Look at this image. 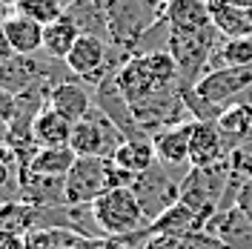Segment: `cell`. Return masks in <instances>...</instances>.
<instances>
[{"label":"cell","mask_w":252,"mask_h":249,"mask_svg":"<svg viewBox=\"0 0 252 249\" xmlns=\"http://www.w3.org/2000/svg\"><path fill=\"white\" fill-rule=\"evenodd\" d=\"M132 184H135V175L118 169L112 157H78L75 166L63 178V203L66 206H89L103 192H109L115 187H132Z\"/></svg>","instance_id":"1"},{"label":"cell","mask_w":252,"mask_h":249,"mask_svg":"<svg viewBox=\"0 0 252 249\" xmlns=\"http://www.w3.org/2000/svg\"><path fill=\"white\" fill-rule=\"evenodd\" d=\"M109 43L135 55V46L146 31L163 17L160 0H106Z\"/></svg>","instance_id":"2"},{"label":"cell","mask_w":252,"mask_h":249,"mask_svg":"<svg viewBox=\"0 0 252 249\" xmlns=\"http://www.w3.org/2000/svg\"><path fill=\"white\" fill-rule=\"evenodd\" d=\"M92 206V218L97 223V232L106 238H124L138 229H146L149 220L143 215V206L132 187H115L103 192Z\"/></svg>","instance_id":"3"},{"label":"cell","mask_w":252,"mask_h":249,"mask_svg":"<svg viewBox=\"0 0 252 249\" xmlns=\"http://www.w3.org/2000/svg\"><path fill=\"white\" fill-rule=\"evenodd\" d=\"M220 37L223 34L215 29V23H209L204 29H195V31H172V37H169V55L181 66V75H184L187 89H192L209 72V61H212V52L218 49Z\"/></svg>","instance_id":"4"},{"label":"cell","mask_w":252,"mask_h":249,"mask_svg":"<svg viewBox=\"0 0 252 249\" xmlns=\"http://www.w3.org/2000/svg\"><path fill=\"white\" fill-rule=\"evenodd\" d=\"M229 178H232V160L218 166H192L187 178H181V201L204 218V226L220 209Z\"/></svg>","instance_id":"5"},{"label":"cell","mask_w":252,"mask_h":249,"mask_svg":"<svg viewBox=\"0 0 252 249\" xmlns=\"http://www.w3.org/2000/svg\"><path fill=\"white\" fill-rule=\"evenodd\" d=\"M126 140V135L112 124L103 112L92 106V112L78 121L72 126V138H69V146L75 149L78 157H92V155H106L112 157V152Z\"/></svg>","instance_id":"6"},{"label":"cell","mask_w":252,"mask_h":249,"mask_svg":"<svg viewBox=\"0 0 252 249\" xmlns=\"http://www.w3.org/2000/svg\"><path fill=\"white\" fill-rule=\"evenodd\" d=\"M250 86H252V69L220 66V69H209L189 92L195 94L201 103H209L212 109L223 112L229 103H235Z\"/></svg>","instance_id":"7"},{"label":"cell","mask_w":252,"mask_h":249,"mask_svg":"<svg viewBox=\"0 0 252 249\" xmlns=\"http://www.w3.org/2000/svg\"><path fill=\"white\" fill-rule=\"evenodd\" d=\"M63 63L75 78L86 80L92 86H97L109 75H118V69L109 66V43L106 37H97V34H80L75 46L69 49V55L63 58Z\"/></svg>","instance_id":"8"},{"label":"cell","mask_w":252,"mask_h":249,"mask_svg":"<svg viewBox=\"0 0 252 249\" xmlns=\"http://www.w3.org/2000/svg\"><path fill=\"white\" fill-rule=\"evenodd\" d=\"M135 195H138V201L143 206V215L149 223H155L169 206L181 201V184H175L172 178H169V172L160 169V160H158L152 169H146L143 175L135 178Z\"/></svg>","instance_id":"9"},{"label":"cell","mask_w":252,"mask_h":249,"mask_svg":"<svg viewBox=\"0 0 252 249\" xmlns=\"http://www.w3.org/2000/svg\"><path fill=\"white\" fill-rule=\"evenodd\" d=\"M232 146L223 138L215 121H192V140H189V166H218L232 160Z\"/></svg>","instance_id":"10"},{"label":"cell","mask_w":252,"mask_h":249,"mask_svg":"<svg viewBox=\"0 0 252 249\" xmlns=\"http://www.w3.org/2000/svg\"><path fill=\"white\" fill-rule=\"evenodd\" d=\"M94 106L103 112L112 124L124 132L126 138H146V132L141 129V124H138L135 112H132V106H129L126 94L121 92L115 75H109L106 80H100V83L94 86Z\"/></svg>","instance_id":"11"},{"label":"cell","mask_w":252,"mask_h":249,"mask_svg":"<svg viewBox=\"0 0 252 249\" xmlns=\"http://www.w3.org/2000/svg\"><path fill=\"white\" fill-rule=\"evenodd\" d=\"M204 229L218 235L226 249H252V218L244 209H218Z\"/></svg>","instance_id":"12"},{"label":"cell","mask_w":252,"mask_h":249,"mask_svg":"<svg viewBox=\"0 0 252 249\" xmlns=\"http://www.w3.org/2000/svg\"><path fill=\"white\" fill-rule=\"evenodd\" d=\"M46 72L43 66L34 61L32 55H12L6 61H0V86L12 89L15 94H23L29 89L46 86Z\"/></svg>","instance_id":"13"},{"label":"cell","mask_w":252,"mask_h":249,"mask_svg":"<svg viewBox=\"0 0 252 249\" xmlns=\"http://www.w3.org/2000/svg\"><path fill=\"white\" fill-rule=\"evenodd\" d=\"M49 106L55 112H61L69 124H78L92 112V97H89V89L80 80H61L49 92Z\"/></svg>","instance_id":"14"},{"label":"cell","mask_w":252,"mask_h":249,"mask_svg":"<svg viewBox=\"0 0 252 249\" xmlns=\"http://www.w3.org/2000/svg\"><path fill=\"white\" fill-rule=\"evenodd\" d=\"M189 140H192V121L166 126L152 135L155 155L166 166H189Z\"/></svg>","instance_id":"15"},{"label":"cell","mask_w":252,"mask_h":249,"mask_svg":"<svg viewBox=\"0 0 252 249\" xmlns=\"http://www.w3.org/2000/svg\"><path fill=\"white\" fill-rule=\"evenodd\" d=\"M209 17L223 37L252 34V17L247 0H209Z\"/></svg>","instance_id":"16"},{"label":"cell","mask_w":252,"mask_h":249,"mask_svg":"<svg viewBox=\"0 0 252 249\" xmlns=\"http://www.w3.org/2000/svg\"><path fill=\"white\" fill-rule=\"evenodd\" d=\"M163 23L172 31H195L212 23L209 0H166L163 3Z\"/></svg>","instance_id":"17"},{"label":"cell","mask_w":252,"mask_h":249,"mask_svg":"<svg viewBox=\"0 0 252 249\" xmlns=\"http://www.w3.org/2000/svg\"><path fill=\"white\" fill-rule=\"evenodd\" d=\"M112 160L118 169L129 172V175H143L146 169H152L158 163V155H155V143L152 138H126L115 152H112Z\"/></svg>","instance_id":"18"},{"label":"cell","mask_w":252,"mask_h":249,"mask_svg":"<svg viewBox=\"0 0 252 249\" xmlns=\"http://www.w3.org/2000/svg\"><path fill=\"white\" fill-rule=\"evenodd\" d=\"M3 31H6V37H9V43L17 55L43 52V23L20 15V12H12L3 20Z\"/></svg>","instance_id":"19"},{"label":"cell","mask_w":252,"mask_h":249,"mask_svg":"<svg viewBox=\"0 0 252 249\" xmlns=\"http://www.w3.org/2000/svg\"><path fill=\"white\" fill-rule=\"evenodd\" d=\"M149 229L152 235H166V238H175V241H181V238H187L189 232H195V229H204V218L187 206L184 201H178L175 206H169L155 223H149Z\"/></svg>","instance_id":"20"},{"label":"cell","mask_w":252,"mask_h":249,"mask_svg":"<svg viewBox=\"0 0 252 249\" xmlns=\"http://www.w3.org/2000/svg\"><path fill=\"white\" fill-rule=\"evenodd\" d=\"M72 126L75 124H69L61 112H55L46 103L43 109L34 115V121H32V135H34L37 146H69Z\"/></svg>","instance_id":"21"},{"label":"cell","mask_w":252,"mask_h":249,"mask_svg":"<svg viewBox=\"0 0 252 249\" xmlns=\"http://www.w3.org/2000/svg\"><path fill=\"white\" fill-rule=\"evenodd\" d=\"M75 160L78 155L72 146H40L26 163V172L46 175V178H66V172L75 166Z\"/></svg>","instance_id":"22"},{"label":"cell","mask_w":252,"mask_h":249,"mask_svg":"<svg viewBox=\"0 0 252 249\" xmlns=\"http://www.w3.org/2000/svg\"><path fill=\"white\" fill-rule=\"evenodd\" d=\"M66 15L80 26L83 34H97L109 40V15L106 0H75L66 6Z\"/></svg>","instance_id":"23"},{"label":"cell","mask_w":252,"mask_h":249,"mask_svg":"<svg viewBox=\"0 0 252 249\" xmlns=\"http://www.w3.org/2000/svg\"><path fill=\"white\" fill-rule=\"evenodd\" d=\"M80 34H83L80 26L69 15L58 17L55 23H46L43 26V52H46L49 58H55V61H63Z\"/></svg>","instance_id":"24"},{"label":"cell","mask_w":252,"mask_h":249,"mask_svg":"<svg viewBox=\"0 0 252 249\" xmlns=\"http://www.w3.org/2000/svg\"><path fill=\"white\" fill-rule=\"evenodd\" d=\"M215 124L223 132V138L229 140V146L238 149L252 135V106H247V103H229L226 109L220 112V118Z\"/></svg>","instance_id":"25"},{"label":"cell","mask_w":252,"mask_h":249,"mask_svg":"<svg viewBox=\"0 0 252 249\" xmlns=\"http://www.w3.org/2000/svg\"><path fill=\"white\" fill-rule=\"evenodd\" d=\"M235 66V69H252V34L244 37H220L218 49L212 52L209 69Z\"/></svg>","instance_id":"26"},{"label":"cell","mask_w":252,"mask_h":249,"mask_svg":"<svg viewBox=\"0 0 252 249\" xmlns=\"http://www.w3.org/2000/svg\"><path fill=\"white\" fill-rule=\"evenodd\" d=\"M15 12H20V15H26L46 26V23H55L58 17L66 15V3L63 0H20Z\"/></svg>","instance_id":"27"},{"label":"cell","mask_w":252,"mask_h":249,"mask_svg":"<svg viewBox=\"0 0 252 249\" xmlns=\"http://www.w3.org/2000/svg\"><path fill=\"white\" fill-rule=\"evenodd\" d=\"M178 249H226V247H223V241L218 235H212L209 229H195V232H189L187 238L178 241Z\"/></svg>","instance_id":"28"},{"label":"cell","mask_w":252,"mask_h":249,"mask_svg":"<svg viewBox=\"0 0 252 249\" xmlns=\"http://www.w3.org/2000/svg\"><path fill=\"white\" fill-rule=\"evenodd\" d=\"M17 112H20V94L0 86V126L6 129L17 118Z\"/></svg>","instance_id":"29"},{"label":"cell","mask_w":252,"mask_h":249,"mask_svg":"<svg viewBox=\"0 0 252 249\" xmlns=\"http://www.w3.org/2000/svg\"><path fill=\"white\" fill-rule=\"evenodd\" d=\"M232 169L252 181V143H241L232 152Z\"/></svg>","instance_id":"30"},{"label":"cell","mask_w":252,"mask_h":249,"mask_svg":"<svg viewBox=\"0 0 252 249\" xmlns=\"http://www.w3.org/2000/svg\"><path fill=\"white\" fill-rule=\"evenodd\" d=\"M0 249H29L26 235L15 232V229H0Z\"/></svg>","instance_id":"31"},{"label":"cell","mask_w":252,"mask_h":249,"mask_svg":"<svg viewBox=\"0 0 252 249\" xmlns=\"http://www.w3.org/2000/svg\"><path fill=\"white\" fill-rule=\"evenodd\" d=\"M238 209H244V212L252 218V181L250 178H244V187H241V192H238Z\"/></svg>","instance_id":"32"},{"label":"cell","mask_w":252,"mask_h":249,"mask_svg":"<svg viewBox=\"0 0 252 249\" xmlns=\"http://www.w3.org/2000/svg\"><path fill=\"white\" fill-rule=\"evenodd\" d=\"M143 249H178V241L175 238H166V235H152L143 244Z\"/></svg>","instance_id":"33"},{"label":"cell","mask_w":252,"mask_h":249,"mask_svg":"<svg viewBox=\"0 0 252 249\" xmlns=\"http://www.w3.org/2000/svg\"><path fill=\"white\" fill-rule=\"evenodd\" d=\"M12 55H17V52L12 49L9 37H6V31H3V26H0V61H6V58H12Z\"/></svg>","instance_id":"34"},{"label":"cell","mask_w":252,"mask_h":249,"mask_svg":"<svg viewBox=\"0 0 252 249\" xmlns=\"http://www.w3.org/2000/svg\"><path fill=\"white\" fill-rule=\"evenodd\" d=\"M0 3H3L6 9H17V3H20V0H0Z\"/></svg>","instance_id":"35"},{"label":"cell","mask_w":252,"mask_h":249,"mask_svg":"<svg viewBox=\"0 0 252 249\" xmlns=\"http://www.w3.org/2000/svg\"><path fill=\"white\" fill-rule=\"evenodd\" d=\"M6 17H9V15H6V6L0 3V26H3V20H6Z\"/></svg>","instance_id":"36"},{"label":"cell","mask_w":252,"mask_h":249,"mask_svg":"<svg viewBox=\"0 0 252 249\" xmlns=\"http://www.w3.org/2000/svg\"><path fill=\"white\" fill-rule=\"evenodd\" d=\"M63 3H66V6H69V3H75V0H63Z\"/></svg>","instance_id":"37"},{"label":"cell","mask_w":252,"mask_h":249,"mask_svg":"<svg viewBox=\"0 0 252 249\" xmlns=\"http://www.w3.org/2000/svg\"><path fill=\"white\" fill-rule=\"evenodd\" d=\"M0 140H3V126H0Z\"/></svg>","instance_id":"38"},{"label":"cell","mask_w":252,"mask_h":249,"mask_svg":"<svg viewBox=\"0 0 252 249\" xmlns=\"http://www.w3.org/2000/svg\"><path fill=\"white\" fill-rule=\"evenodd\" d=\"M250 17H252V6H250Z\"/></svg>","instance_id":"39"},{"label":"cell","mask_w":252,"mask_h":249,"mask_svg":"<svg viewBox=\"0 0 252 249\" xmlns=\"http://www.w3.org/2000/svg\"><path fill=\"white\" fill-rule=\"evenodd\" d=\"M247 3H250V6H252V0H247Z\"/></svg>","instance_id":"40"},{"label":"cell","mask_w":252,"mask_h":249,"mask_svg":"<svg viewBox=\"0 0 252 249\" xmlns=\"http://www.w3.org/2000/svg\"><path fill=\"white\" fill-rule=\"evenodd\" d=\"M160 3H166V0H160Z\"/></svg>","instance_id":"41"}]
</instances>
